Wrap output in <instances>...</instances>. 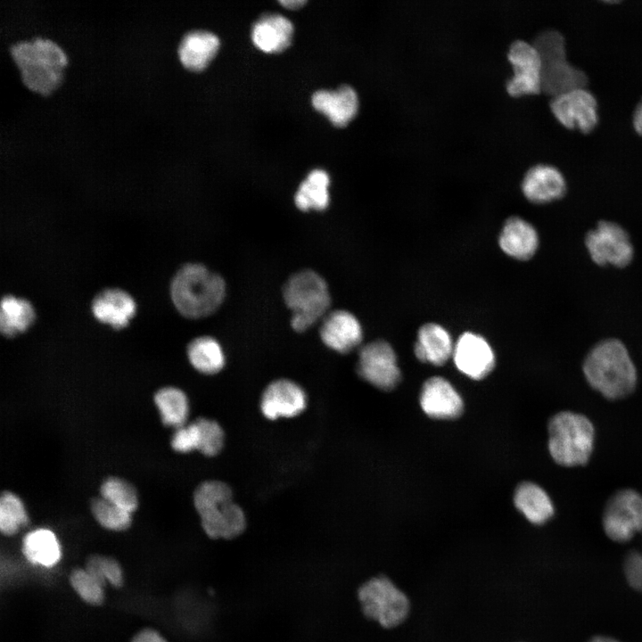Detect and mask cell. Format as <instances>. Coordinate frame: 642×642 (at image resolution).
I'll return each instance as SVG.
<instances>
[{"label":"cell","instance_id":"cell-1","mask_svg":"<svg viewBox=\"0 0 642 642\" xmlns=\"http://www.w3.org/2000/svg\"><path fill=\"white\" fill-rule=\"evenodd\" d=\"M582 370L589 385L609 399L628 396L637 384V370L629 351L614 338L597 342L585 357Z\"/></svg>","mask_w":642,"mask_h":642},{"label":"cell","instance_id":"cell-2","mask_svg":"<svg viewBox=\"0 0 642 642\" xmlns=\"http://www.w3.org/2000/svg\"><path fill=\"white\" fill-rule=\"evenodd\" d=\"M170 294L175 307L184 317L202 318L220 307L226 296V283L203 265L190 263L174 276Z\"/></svg>","mask_w":642,"mask_h":642},{"label":"cell","instance_id":"cell-3","mask_svg":"<svg viewBox=\"0 0 642 642\" xmlns=\"http://www.w3.org/2000/svg\"><path fill=\"white\" fill-rule=\"evenodd\" d=\"M10 54L29 89L47 95L61 82L67 56L54 41L39 37L19 41L10 46Z\"/></svg>","mask_w":642,"mask_h":642},{"label":"cell","instance_id":"cell-4","mask_svg":"<svg viewBox=\"0 0 642 642\" xmlns=\"http://www.w3.org/2000/svg\"><path fill=\"white\" fill-rule=\"evenodd\" d=\"M548 450L552 458L564 466L584 465L593 451L595 429L580 413L564 410L550 417L547 424Z\"/></svg>","mask_w":642,"mask_h":642},{"label":"cell","instance_id":"cell-5","mask_svg":"<svg viewBox=\"0 0 642 642\" xmlns=\"http://www.w3.org/2000/svg\"><path fill=\"white\" fill-rule=\"evenodd\" d=\"M283 296L292 314L291 325L298 333L306 331L318 321L331 304L326 282L309 269L293 274L284 286Z\"/></svg>","mask_w":642,"mask_h":642},{"label":"cell","instance_id":"cell-6","mask_svg":"<svg viewBox=\"0 0 642 642\" xmlns=\"http://www.w3.org/2000/svg\"><path fill=\"white\" fill-rule=\"evenodd\" d=\"M532 44L541 60V92L555 97L585 87L587 76L566 60L565 42L561 33L542 31Z\"/></svg>","mask_w":642,"mask_h":642},{"label":"cell","instance_id":"cell-7","mask_svg":"<svg viewBox=\"0 0 642 642\" xmlns=\"http://www.w3.org/2000/svg\"><path fill=\"white\" fill-rule=\"evenodd\" d=\"M358 598L366 617L391 629L408 616L410 602L407 595L386 576H376L364 582Z\"/></svg>","mask_w":642,"mask_h":642},{"label":"cell","instance_id":"cell-8","mask_svg":"<svg viewBox=\"0 0 642 642\" xmlns=\"http://www.w3.org/2000/svg\"><path fill=\"white\" fill-rule=\"evenodd\" d=\"M602 524L612 540H630L642 531V496L630 488L615 491L605 505Z\"/></svg>","mask_w":642,"mask_h":642},{"label":"cell","instance_id":"cell-9","mask_svg":"<svg viewBox=\"0 0 642 642\" xmlns=\"http://www.w3.org/2000/svg\"><path fill=\"white\" fill-rule=\"evenodd\" d=\"M585 245L592 260L600 266L624 268L634 255L630 235L623 227L612 221H599L586 235Z\"/></svg>","mask_w":642,"mask_h":642},{"label":"cell","instance_id":"cell-10","mask_svg":"<svg viewBox=\"0 0 642 642\" xmlns=\"http://www.w3.org/2000/svg\"><path fill=\"white\" fill-rule=\"evenodd\" d=\"M357 371L365 381L384 391L392 390L400 379L394 350L383 340L373 341L360 349Z\"/></svg>","mask_w":642,"mask_h":642},{"label":"cell","instance_id":"cell-11","mask_svg":"<svg viewBox=\"0 0 642 642\" xmlns=\"http://www.w3.org/2000/svg\"><path fill=\"white\" fill-rule=\"evenodd\" d=\"M507 58L514 75L506 83L507 93L514 97L541 92V60L533 44L523 40L513 42Z\"/></svg>","mask_w":642,"mask_h":642},{"label":"cell","instance_id":"cell-12","mask_svg":"<svg viewBox=\"0 0 642 642\" xmlns=\"http://www.w3.org/2000/svg\"><path fill=\"white\" fill-rule=\"evenodd\" d=\"M550 108L564 127L584 134L592 131L598 121L597 100L585 87L552 97Z\"/></svg>","mask_w":642,"mask_h":642},{"label":"cell","instance_id":"cell-13","mask_svg":"<svg viewBox=\"0 0 642 642\" xmlns=\"http://www.w3.org/2000/svg\"><path fill=\"white\" fill-rule=\"evenodd\" d=\"M202 527L213 539H232L241 535L246 527L243 509L233 498L218 499L196 509Z\"/></svg>","mask_w":642,"mask_h":642},{"label":"cell","instance_id":"cell-14","mask_svg":"<svg viewBox=\"0 0 642 642\" xmlns=\"http://www.w3.org/2000/svg\"><path fill=\"white\" fill-rule=\"evenodd\" d=\"M452 358L461 373L475 380L486 377L495 366L492 348L484 337L473 332H465L458 337Z\"/></svg>","mask_w":642,"mask_h":642},{"label":"cell","instance_id":"cell-15","mask_svg":"<svg viewBox=\"0 0 642 642\" xmlns=\"http://www.w3.org/2000/svg\"><path fill=\"white\" fill-rule=\"evenodd\" d=\"M306 407L307 395L304 390L288 379H278L269 383L260 400V410L269 420L293 417L300 415Z\"/></svg>","mask_w":642,"mask_h":642},{"label":"cell","instance_id":"cell-16","mask_svg":"<svg viewBox=\"0 0 642 642\" xmlns=\"http://www.w3.org/2000/svg\"><path fill=\"white\" fill-rule=\"evenodd\" d=\"M320 338L330 349L348 353L362 342L363 331L358 318L346 310L328 313L320 327Z\"/></svg>","mask_w":642,"mask_h":642},{"label":"cell","instance_id":"cell-17","mask_svg":"<svg viewBox=\"0 0 642 642\" xmlns=\"http://www.w3.org/2000/svg\"><path fill=\"white\" fill-rule=\"evenodd\" d=\"M420 405L430 417L451 419L461 415L463 401L457 391L445 378L431 377L423 384Z\"/></svg>","mask_w":642,"mask_h":642},{"label":"cell","instance_id":"cell-18","mask_svg":"<svg viewBox=\"0 0 642 642\" xmlns=\"http://www.w3.org/2000/svg\"><path fill=\"white\" fill-rule=\"evenodd\" d=\"M522 190L530 202L542 204L562 198L566 191V183L556 168L539 164L526 172Z\"/></svg>","mask_w":642,"mask_h":642},{"label":"cell","instance_id":"cell-19","mask_svg":"<svg viewBox=\"0 0 642 642\" xmlns=\"http://www.w3.org/2000/svg\"><path fill=\"white\" fill-rule=\"evenodd\" d=\"M136 309L134 299L120 289H106L98 293L92 301L95 317L114 329L126 327Z\"/></svg>","mask_w":642,"mask_h":642},{"label":"cell","instance_id":"cell-20","mask_svg":"<svg viewBox=\"0 0 642 642\" xmlns=\"http://www.w3.org/2000/svg\"><path fill=\"white\" fill-rule=\"evenodd\" d=\"M316 110L325 114L336 127L346 126L357 114L358 98L350 86H341L336 90H318L312 95Z\"/></svg>","mask_w":642,"mask_h":642},{"label":"cell","instance_id":"cell-21","mask_svg":"<svg viewBox=\"0 0 642 642\" xmlns=\"http://www.w3.org/2000/svg\"><path fill=\"white\" fill-rule=\"evenodd\" d=\"M498 244L511 258L528 260L538 249L539 235L535 227L528 221L520 217H510L504 223Z\"/></svg>","mask_w":642,"mask_h":642},{"label":"cell","instance_id":"cell-22","mask_svg":"<svg viewBox=\"0 0 642 642\" xmlns=\"http://www.w3.org/2000/svg\"><path fill=\"white\" fill-rule=\"evenodd\" d=\"M453 350L451 336L440 325L426 323L419 328L414 353L421 362L442 366L452 357Z\"/></svg>","mask_w":642,"mask_h":642},{"label":"cell","instance_id":"cell-23","mask_svg":"<svg viewBox=\"0 0 642 642\" xmlns=\"http://www.w3.org/2000/svg\"><path fill=\"white\" fill-rule=\"evenodd\" d=\"M293 25L279 13H268L258 20L251 31L255 45L267 53L284 50L292 41Z\"/></svg>","mask_w":642,"mask_h":642},{"label":"cell","instance_id":"cell-24","mask_svg":"<svg viewBox=\"0 0 642 642\" xmlns=\"http://www.w3.org/2000/svg\"><path fill=\"white\" fill-rule=\"evenodd\" d=\"M219 39L212 32L195 29L187 32L181 39L177 53L182 64L190 70H203L215 56Z\"/></svg>","mask_w":642,"mask_h":642},{"label":"cell","instance_id":"cell-25","mask_svg":"<svg viewBox=\"0 0 642 642\" xmlns=\"http://www.w3.org/2000/svg\"><path fill=\"white\" fill-rule=\"evenodd\" d=\"M514 501L517 509L534 524L545 523L555 513L553 503L547 492L531 482H523L517 486Z\"/></svg>","mask_w":642,"mask_h":642},{"label":"cell","instance_id":"cell-26","mask_svg":"<svg viewBox=\"0 0 642 642\" xmlns=\"http://www.w3.org/2000/svg\"><path fill=\"white\" fill-rule=\"evenodd\" d=\"M21 551L30 564L46 568L54 566L62 557V548L56 535L45 528L27 533L22 539Z\"/></svg>","mask_w":642,"mask_h":642},{"label":"cell","instance_id":"cell-27","mask_svg":"<svg viewBox=\"0 0 642 642\" xmlns=\"http://www.w3.org/2000/svg\"><path fill=\"white\" fill-rule=\"evenodd\" d=\"M36 317L32 305L25 299L12 295L1 300L0 328L6 337H14L25 332Z\"/></svg>","mask_w":642,"mask_h":642},{"label":"cell","instance_id":"cell-28","mask_svg":"<svg viewBox=\"0 0 642 642\" xmlns=\"http://www.w3.org/2000/svg\"><path fill=\"white\" fill-rule=\"evenodd\" d=\"M329 184L330 178L325 170H312L295 193L294 202L297 208L303 211L326 209L329 204Z\"/></svg>","mask_w":642,"mask_h":642},{"label":"cell","instance_id":"cell-29","mask_svg":"<svg viewBox=\"0 0 642 642\" xmlns=\"http://www.w3.org/2000/svg\"><path fill=\"white\" fill-rule=\"evenodd\" d=\"M187 357L191 365L205 374H217L225 366V355L220 344L210 336L193 339L187 346Z\"/></svg>","mask_w":642,"mask_h":642},{"label":"cell","instance_id":"cell-30","mask_svg":"<svg viewBox=\"0 0 642 642\" xmlns=\"http://www.w3.org/2000/svg\"><path fill=\"white\" fill-rule=\"evenodd\" d=\"M154 402L163 424L177 429L185 425L189 414V403L183 391L176 387L161 388L155 393Z\"/></svg>","mask_w":642,"mask_h":642},{"label":"cell","instance_id":"cell-31","mask_svg":"<svg viewBox=\"0 0 642 642\" xmlns=\"http://www.w3.org/2000/svg\"><path fill=\"white\" fill-rule=\"evenodd\" d=\"M28 513L21 499L11 491L0 498V531L5 536L15 535L29 523Z\"/></svg>","mask_w":642,"mask_h":642},{"label":"cell","instance_id":"cell-32","mask_svg":"<svg viewBox=\"0 0 642 642\" xmlns=\"http://www.w3.org/2000/svg\"><path fill=\"white\" fill-rule=\"evenodd\" d=\"M91 511L97 523L109 531H122L130 527L131 514L102 497L91 500Z\"/></svg>","mask_w":642,"mask_h":642},{"label":"cell","instance_id":"cell-33","mask_svg":"<svg viewBox=\"0 0 642 642\" xmlns=\"http://www.w3.org/2000/svg\"><path fill=\"white\" fill-rule=\"evenodd\" d=\"M100 492L102 498L130 514L138 506L136 489L121 478H107L102 483Z\"/></svg>","mask_w":642,"mask_h":642},{"label":"cell","instance_id":"cell-34","mask_svg":"<svg viewBox=\"0 0 642 642\" xmlns=\"http://www.w3.org/2000/svg\"><path fill=\"white\" fill-rule=\"evenodd\" d=\"M69 581L76 594L90 605H100L105 599L104 584L86 568H75Z\"/></svg>","mask_w":642,"mask_h":642},{"label":"cell","instance_id":"cell-35","mask_svg":"<svg viewBox=\"0 0 642 642\" xmlns=\"http://www.w3.org/2000/svg\"><path fill=\"white\" fill-rule=\"evenodd\" d=\"M85 568L104 585L107 582L115 588H121L123 585L122 567L113 557L103 555L90 556Z\"/></svg>","mask_w":642,"mask_h":642},{"label":"cell","instance_id":"cell-36","mask_svg":"<svg viewBox=\"0 0 642 642\" xmlns=\"http://www.w3.org/2000/svg\"><path fill=\"white\" fill-rule=\"evenodd\" d=\"M194 422L199 431L198 450L207 457L218 455L224 445L222 427L218 422L205 417H199Z\"/></svg>","mask_w":642,"mask_h":642},{"label":"cell","instance_id":"cell-37","mask_svg":"<svg viewBox=\"0 0 642 642\" xmlns=\"http://www.w3.org/2000/svg\"><path fill=\"white\" fill-rule=\"evenodd\" d=\"M172 449L179 453H188L199 447V431L195 422L176 430L171 438Z\"/></svg>","mask_w":642,"mask_h":642},{"label":"cell","instance_id":"cell-38","mask_svg":"<svg viewBox=\"0 0 642 642\" xmlns=\"http://www.w3.org/2000/svg\"><path fill=\"white\" fill-rule=\"evenodd\" d=\"M624 573L629 584L642 593V554L630 551L624 561Z\"/></svg>","mask_w":642,"mask_h":642},{"label":"cell","instance_id":"cell-39","mask_svg":"<svg viewBox=\"0 0 642 642\" xmlns=\"http://www.w3.org/2000/svg\"><path fill=\"white\" fill-rule=\"evenodd\" d=\"M131 642H168L156 630L145 628L139 630L131 639Z\"/></svg>","mask_w":642,"mask_h":642},{"label":"cell","instance_id":"cell-40","mask_svg":"<svg viewBox=\"0 0 642 642\" xmlns=\"http://www.w3.org/2000/svg\"><path fill=\"white\" fill-rule=\"evenodd\" d=\"M633 125L637 133L642 136V100L637 105L633 115Z\"/></svg>","mask_w":642,"mask_h":642},{"label":"cell","instance_id":"cell-41","mask_svg":"<svg viewBox=\"0 0 642 642\" xmlns=\"http://www.w3.org/2000/svg\"><path fill=\"white\" fill-rule=\"evenodd\" d=\"M306 3L305 0H282L280 4L288 8H298Z\"/></svg>","mask_w":642,"mask_h":642},{"label":"cell","instance_id":"cell-42","mask_svg":"<svg viewBox=\"0 0 642 642\" xmlns=\"http://www.w3.org/2000/svg\"><path fill=\"white\" fill-rule=\"evenodd\" d=\"M588 642H619L612 638L609 637H604V636H597L593 638H591Z\"/></svg>","mask_w":642,"mask_h":642}]
</instances>
